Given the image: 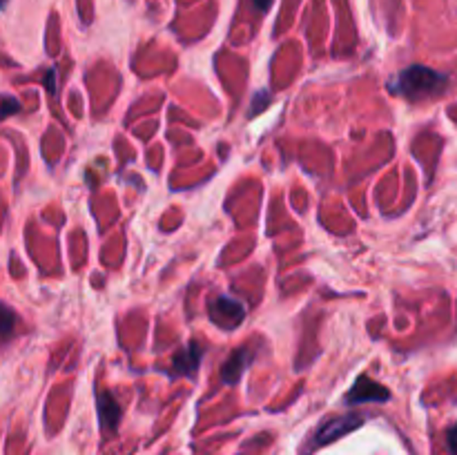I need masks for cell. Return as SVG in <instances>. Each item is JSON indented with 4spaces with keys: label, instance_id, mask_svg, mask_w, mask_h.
<instances>
[{
    "label": "cell",
    "instance_id": "9",
    "mask_svg": "<svg viewBox=\"0 0 457 455\" xmlns=\"http://www.w3.org/2000/svg\"><path fill=\"white\" fill-rule=\"evenodd\" d=\"M268 101H270V92H257L252 96V107H250V117H254V114H259V112L264 110V107H268Z\"/></svg>",
    "mask_w": 457,
    "mask_h": 455
},
{
    "label": "cell",
    "instance_id": "11",
    "mask_svg": "<svg viewBox=\"0 0 457 455\" xmlns=\"http://www.w3.org/2000/svg\"><path fill=\"white\" fill-rule=\"evenodd\" d=\"M446 444H448V451H451L453 455H457V424L455 427H451V431H448Z\"/></svg>",
    "mask_w": 457,
    "mask_h": 455
},
{
    "label": "cell",
    "instance_id": "8",
    "mask_svg": "<svg viewBox=\"0 0 457 455\" xmlns=\"http://www.w3.org/2000/svg\"><path fill=\"white\" fill-rule=\"evenodd\" d=\"M16 312L7 304H0V337H10L14 333Z\"/></svg>",
    "mask_w": 457,
    "mask_h": 455
},
{
    "label": "cell",
    "instance_id": "2",
    "mask_svg": "<svg viewBox=\"0 0 457 455\" xmlns=\"http://www.w3.org/2000/svg\"><path fill=\"white\" fill-rule=\"evenodd\" d=\"M208 312L210 320L223 330H235L236 326L244 321L245 317V306L241 302L232 297H217L208 304Z\"/></svg>",
    "mask_w": 457,
    "mask_h": 455
},
{
    "label": "cell",
    "instance_id": "5",
    "mask_svg": "<svg viewBox=\"0 0 457 455\" xmlns=\"http://www.w3.org/2000/svg\"><path fill=\"white\" fill-rule=\"evenodd\" d=\"M361 427V418L360 415H342V418L330 420L329 424H323L321 431L317 433V442L319 444H329V442L339 440L346 433L355 431V428Z\"/></svg>",
    "mask_w": 457,
    "mask_h": 455
},
{
    "label": "cell",
    "instance_id": "3",
    "mask_svg": "<svg viewBox=\"0 0 457 455\" xmlns=\"http://www.w3.org/2000/svg\"><path fill=\"white\" fill-rule=\"evenodd\" d=\"M201 359H204V346H201L199 342H190L188 346H183V349L174 355V362H172V375L192 377L194 373L199 371Z\"/></svg>",
    "mask_w": 457,
    "mask_h": 455
},
{
    "label": "cell",
    "instance_id": "10",
    "mask_svg": "<svg viewBox=\"0 0 457 455\" xmlns=\"http://www.w3.org/2000/svg\"><path fill=\"white\" fill-rule=\"evenodd\" d=\"M19 110H20V103L16 101V98H3V103H0V119Z\"/></svg>",
    "mask_w": 457,
    "mask_h": 455
},
{
    "label": "cell",
    "instance_id": "1",
    "mask_svg": "<svg viewBox=\"0 0 457 455\" xmlns=\"http://www.w3.org/2000/svg\"><path fill=\"white\" fill-rule=\"evenodd\" d=\"M446 83L448 79L444 74H439V72L424 66H413L407 67L404 72H399V74L388 83V88H391V92L399 94V96H407L411 98V101H422V98L435 96V94L442 92V89L446 88Z\"/></svg>",
    "mask_w": 457,
    "mask_h": 455
},
{
    "label": "cell",
    "instance_id": "6",
    "mask_svg": "<svg viewBox=\"0 0 457 455\" xmlns=\"http://www.w3.org/2000/svg\"><path fill=\"white\" fill-rule=\"evenodd\" d=\"M252 359H254V353L250 349H245V346H244V349L235 351V353H232V358L228 359L226 364H223L221 380L226 382V384H236Z\"/></svg>",
    "mask_w": 457,
    "mask_h": 455
},
{
    "label": "cell",
    "instance_id": "4",
    "mask_svg": "<svg viewBox=\"0 0 457 455\" xmlns=\"http://www.w3.org/2000/svg\"><path fill=\"white\" fill-rule=\"evenodd\" d=\"M388 397H391V393L382 384L368 380V377H360L351 393L346 395V402L348 405H364V402H386Z\"/></svg>",
    "mask_w": 457,
    "mask_h": 455
},
{
    "label": "cell",
    "instance_id": "7",
    "mask_svg": "<svg viewBox=\"0 0 457 455\" xmlns=\"http://www.w3.org/2000/svg\"><path fill=\"white\" fill-rule=\"evenodd\" d=\"M97 406H98V420H101V427L107 431H114L116 424L120 420V405L114 400V395L101 390L97 395Z\"/></svg>",
    "mask_w": 457,
    "mask_h": 455
},
{
    "label": "cell",
    "instance_id": "12",
    "mask_svg": "<svg viewBox=\"0 0 457 455\" xmlns=\"http://www.w3.org/2000/svg\"><path fill=\"white\" fill-rule=\"evenodd\" d=\"M252 5L257 7L259 12H268L270 5H273V0H252Z\"/></svg>",
    "mask_w": 457,
    "mask_h": 455
},
{
    "label": "cell",
    "instance_id": "13",
    "mask_svg": "<svg viewBox=\"0 0 457 455\" xmlns=\"http://www.w3.org/2000/svg\"><path fill=\"white\" fill-rule=\"evenodd\" d=\"M7 5V0H0V7H5Z\"/></svg>",
    "mask_w": 457,
    "mask_h": 455
}]
</instances>
